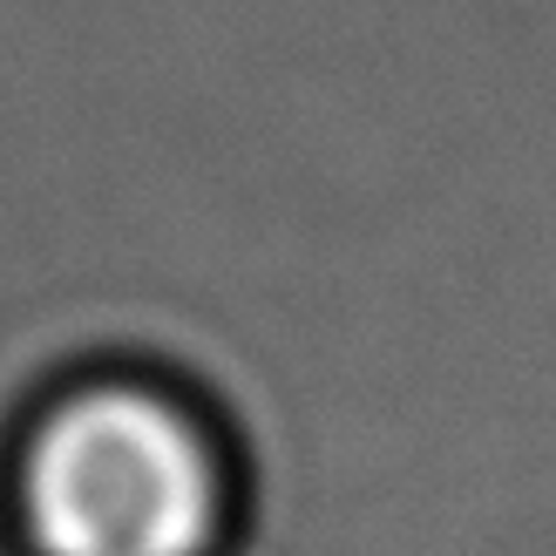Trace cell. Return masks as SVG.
Masks as SVG:
<instances>
[{
  "label": "cell",
  "mask_w": 556,
  "mask_h": 556,
  "mask_svg": "<svg viewBox=\"0 0 556 556\" xmlns=\"http://www.w3.org/2000/svg\"><path fill=\"white\" fill-rule=\"evenodd\" d=\"M14 495L41 556H211L225 530L217 441L143 380L54 401L21 448Z\"/></svg>",
  "instance_id": "cell-1"
}]
</instances>
